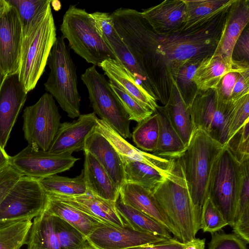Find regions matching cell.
Instances as JSON below:
<instances>
[{
    "mask_svg": "<svg viewBox=\"0 0 249 249\" xmlns=\"http://www.w3.org/2000/svg\"><path fill=\"white\" fill-rule=\"evenodd\" d=\"M227 9L189 29L167 34L156 33L136 10L120 8L111 14L116 31L150 80L155 99L165 105L181 68L213 54Z\"/></svg>",
    "mask_w": 249,
    "mask_h": 249,
    "instance_id": "cell-1",
    "label": "cell"
},
{
    "mask_svg": "<svg viewBox=\"0 0 249 249\" xmlns=\"http://www.w3.org/2000/svg\"><path fill=\"white\" fill-rule=\"evenodd\" d=\"M224 147L201 128H195L185 152L177 159L191 199L197 233L202 207L208 197L213 167Z\"/></svg>",
    "mask_w": 249,
    "mask_h": 249,
    "instance_id": "cell-2",
    "label": "cell"
},
{
    "mask_svg": "<svg viewBox=\"0 0 249 249\" xmlns=\"http://www.w3.org/2000/svg\"><path fill=\"white\" fill-rule=\"evenodd\" d=\"M164 213L185 243L196 238L191 199L182 169L175 159L171 175L152 192Z\"/></svg>",
    "mask_w": 249,
    "mask_h": 249,
    "instance_id": "cell-3",
    "label": "cell"
},
{
    "mask_svg": "<svg viewBox=\"0 0 249 249\" xmlns=\"http://www.w3.org/2000/svg\"><path fill=\"white\" fill-rule=\"evenodd\" d=\"M56 38V28L51 5L43 18L22 39L18 74L27 93L36 87L44 72Z\"/></svg>",
    "mask_w": 249,
    "mask_h": 249,
    "instance_id": "cell-4",
    "label": "cell"
},
{
    "mask_svg": "<svg viewBox=\"0 0 249 249\" xmlns=\"http://www.w3.org/2000/svg\"><path fill=\"white\" fill-rule=\"evenodd\" d=\"M50 72L44 87L67 115H80L81 97L77 89L76 66L62 37H57L48 58Z\"/></svg>",
    "mask_w": 249,
    "mask_h": 249,
    "instance_id": "cell-5",
    "label": "cell"
},
{
    "mask_svg": "<svg viewBox=\"0 0 249 249\" xmlns=\"http://www.w3.org/2000/svg\"><path fill=\"white\" fill-rule=\"evenodd\" d=\"M62 37L69 47L88 63L97 66L115 56L96 29L93 18L85 9L71 5L64 14L60 26Z\"/></svg>",
    "mask_w": 249,
    "mask_h": 249,
    "instance_id": "cell-6",
    "label": "cell"
},
{
    "mask_svg": "<svg viewBox=\"0 0 249 249\" xmlns=\"http://www.w3.org/2000/svg\"><path fill=\"white\" fill-rule=\"evenodd\" d=\"M81 78L88 90L93 113L124 139L130 138L129 116L105 76L93 65L86 70Z\"/></svg>",
    "mask_w": 249,
    "mask_h": 249,
    "instance_id": "cell-7",
    "label": "cell"
},
{
    "mask_svg": "<svg viewBox=\"0 0 249 249\" xmlns=\"http://www.w3.org/2000/svg\"><path fill=\"white\" fill-rule=\"evenodd\" d=\"M240 179V163L224 146L215 161L209 185L208 197L232 227Z\"/></svg>",
    "mask_w": 249,
    "mask_h": 249,
    "instance_id": "cell-8",
    "label": "cell"
},
{
    "mask_svg": "<svg viewBox=\"0 0 249 249\" xmlns=\"http://www.w3.org/2000/svg\"><path fill=\"white\" fill-rule=\"evenodd\" d=\"M22 130L28 145L48 151L60 125L61 115L53 96L46 92L24 110Z\"/></svg>",
    "mask_w": 249,
    "mask_h": 249,
    "instance_id": "cell-9",
    "label": "cell"
},
{
    "mask_svg": "<svg viewBox=\"0 0 249 249\" xmlns=\"http://www.w3.org/2000/svg\"><path fill=\"white\" fill-rule=\"evenodd\" d=\"M46 201L38 179L23 176L0 203V223L31 220L44 211Z\"/></svg>",
    "mask_w": 249,
    "mask_h": 249,
    "instance_id": "cell-10",
    "label": "cell"
},
{
    "mask_svg": "<svg viewBox=\"0 0 249 249\" xmlns=\"http://www.w3.org/2000/svg\"><path fill=\"white\" fill-rule=\"evenodd\" d=\"M232 103L219 100L215 89L198 90L190 107L195 128H201L225 146L227 142L226 122Z\"/></svg>",
    "mask_w": 249,
    "mask_h": 249,
    "instance_id": "cell-11",
    "label": "cell"
},
{
    "mask_svg": "<svg viewBox=\"0 0 249 249\" xmlns=\"http://www.w3.org/2000/svg\"><path fill=\"white\" fill-rule=\"evenodd\" d=\"M79 160L72 153L54 154L28 145L10 157L9 163L23 176L38 179L68 170Z\"/></svg>",
    "mask_w": 249,
    "mask_h": 249,
    "instance_id": "cell-12",
    "label": "cell"
},
{
    "mask_svg": "<svg viewBox=\"0 0 249 249\" xmlns=\"http://www.w3.org/2000/svg\"><path fill=\"white\" fill-rule=\"evenodd\" d=\"M22 39L18 14L6 0L0 12V73L3 77L18 73Z\"/></svg>",
    "mask_w": 249,
    "mask_h": 249,
    "instance_id": "cell-13",
    "label": "cell"
},
{
    "mask_svg": "<svg viewBox=\"0 0 249 249\" xmlns=\"http://www.w3.org/2000/svg\"><path fill=\"white\" fill-rule=\"evenodd\" d=\"M98 34L120 61L132 74L137 82L155 99L153 86L142 68L116 31L111 14L101 12L90 14Z\"/></svg>",
    "mask_w": 249,
    "mask_h": 249,
    "instance_id": "cell-14",
    "label": "cell"
},
{
    "mask_svg": "<svg viewBox=\"0 0 249 249\" xmlns=\"http://www.w3.org/2000/svg\"><path fill=\"white\" fill-rule=\"evenodd\" d=\"M87 238L93 249H127L169 239L138 231L126 223L122 227L104 224Z\"/></svg>",
    "mask_w": 249,
    "mask_h": 249,
    "instance_id": "cell-15",
    "label": "cell"
},
{
    "mask_svg": "<svg viewBox=\"0 0 249 249\" xmlns=\"http://www.w3.org/2000/svg\"><path fill=\"white\" fill-rule=\"evenodd\" d=\"M27 96L18 73L4 78L0 89V147L3 149Z\"/></svg>",
    "mask_w": 249,
    "mask_h": 249,
    "instance_id": "cell-16",
    "label": "cell"
},
{
    "mask_svg": "<svg viewBox=\"0 0 249 249\" xmlns=\"http://www.w3.org/2000/svg\"><path fill=\"white\" fill-rule=\"evenodd\" d=\"M98 119L92 112L80 115L72 122L61 123L48 151L62 154L84 150L87 138L96 130Z\"/></svg>",
    "mask_w": 249,
    "mask_h": 249,
    "instance_id": "cell-17",
    "label": "cell"
},
{
    "mask_svg": "<svg viewBox=\"0 0 249 249\" xmlns=\"http://www.w3.org/2000/svg\"><path fill=\"white\" fill-rule=\"evenodd\" d=\"M96 130L109 142L124 164L129 161H139L166 173H170L172 171L175 159L158 157L135 147L99 118Z\"/></svg>",
    "mask_w": 249,
    "mask_h": 249,
    "instance_id": "cell-18",
    "label": "cell"
},
{
    "mask_svg": "<svg viewBox=\"0 0 249 249\" xmlns=\"http://www.w3.org/2000/svg\"><path fill=\"white\" fill-rule=\"evenodd\" d=\"M249 21V0H234L226 12L220 38L213 55L232 61L234 45Z\"/></svg>",
    "mask_w": 249,
    "mask_h": 249,
    "instance_id": "cell-19",
    "label": "cell"
},
{
    "mask_svg": "<svg viewBox=\"0 0 249 249\" xmlns=\"http://www.w3.org/2000/svg\"><path fill=\"white\" fill-rule=\"evenodd\" d=\"M119 196L124 203L154 219L179 240L178 232L168 219L153 193L134 183L125 182L121 187Z\"/></svg>",
    "mask_w": 249,
    "mask_h": 249,
    "instance_id": "cell-20",
    "label": "cell"
},
{
    "mask_svg": "<svg viewBox=\"0 0 249 249\" xmlns=\"http://www.w3.org/2000/svg\"><path fill=\"white\" fill-rule=\"evenodd\" d=\"M46 194L48 197L68 204L105 224L122 227L126 223L118 213L115 203L102 198L89 190L84 195L74 196Z\"/></svg>",
    "mask_w": 249,
    "mask_h": 249,
    "instance_id": "cell-21",
    "label": "cell"
},
{
    "mask_svg": "<svg viewBox=\"0 0 249 249\" xmlns=\"http://www.w3.org/2000/svg\"><path fill=\"white\" fill-rule=\"evenodd\" d=\"M141 13L155 32L159 34L181 29L187 16L183 0H164L159 5L142 10Z\"/></svg>",
    "mask_w": 249,
    "mask_h": 249,
    "instance_id": "cell-22",
    "label": "cell"
},
{
    "mask_svg": "<svg viewBox=\"0 0 249 249\" xmlns=\"http://www.w3.org/2000/svg\"><path fill=\"white\" fill-rule=\"evenodd\" d=\"M108 77L109 82L117 86L132 96L143 107L156 111L159 106L157 100L140 85L132 74L115 59L105 60L99 66Z\"/></svg>",
    "mask_w": 249,
    "mask_h": 249,
    "instance_id": "cell-23",
    "label": "cell"
},
{
    "mask_svg": "<svg viewBox=\"0 0 249 249\" xmlns=\"http://www.w3.org/2000/svg\"><path fill=\"white\" fill-rule=\"evenodd\" d=\"M249 70V63L229 61L221 55H212L203 58L194 76L198 90L215 89L222 77L231 71L243 72Z\"/></svg>",
    "mask_w": 249,
    "mask_h": 249,
    "instance_id": "cell-24",
    "label": "cell"
},
{
    "mask_svg": "<svg viewBox=\"0 0 249 249\" xmlns=\"http://www.w3.org/2000/svg\"><path fill=\"white\" fill-rule=\"evenodd\" d=\"M83 151L89 152L96 158L120 189L125 182L124 165L107 138L95 130L87 138Z\"/></svg>",
    "mask_w": 249,
    "mask_h": 249,
    "instance_id": "cell-25",
    "label": "cell"
},
{
    "mask_svg": "<svg viewBox=\"0 0 249 249\" xmlns=\"http://www.w3.org/2000/svg\"><path fill=\"white\" fill-rule=\"evenodd\" d=\"M84 153L82 170L88 190L102 198L115 203L120 189L96 158L88 151H84Z\"/></svg>",
    "mask_w": 249,
    "mask_h": 249,
    "instance_id": "cell-26",
    "label": "cell"
},
{
    "mask_svg": "<svg viewBox=\"0 0 249 249\" xmlns=\"http://www.w3.org/2000/svg\"><path fill=\"white\" fill-rule=\"evenodd\" d=\"M162 108L170 124L187 147L195 127L190 107L184 102L175 81L172 86L167 102Z\"/></svg>",
    "mask_w": 249,
    "mask_h": 249,
    "instance_id": "cell-27",
    "label": "cell"
},
{
    "mask_svg": "<svg viewBox=\"0 0 249 249\" xmlns=\"http://www.w3.org/2000/svg\"><path fill=\"white\" fill-rule=\"evenodd\" d=\"M44 211L66 221L87 238L96 229L105 224L68 204L47 196Z\"/></svg>",
    "mask_w": 249,
    "mask_h": 249,
    "instance_id": "cell-28",
    "label": "cell"
},
{
    "mask_svg": "<svg viewBox=\"0 0 249 249\" xmlns=\"http://www.w3.org/2000/svg\"><path fill=\"white\" fill-rule=\"evenodd\" d=\"M234 233L249 243V161L240 163V179L232 226Z\"/></svg>",
    "mask_w": 249,
    "mask_h": 249,
    "instance_id": "cell-29",
    "label": "cell"
},
{
    "mask_svg": "<svg viewBox=\"0 0 249 249\" xmlns=\"http://www.w3.org/2000/svg\"><path fill=\"white\" fill-rule=\"evenodd\" d=\"M156 112L158 115L159 133L157 147L152 154L167 159H178L186 146L170 124L162 107L159 106Z\"/></svg>",
    "mask_w": 249,
    "mask_h": 249,
    "instance_id": "cell-30",
    "label": "cell"
},
{
    "mask_svg": "<svg viewBox=\"0 0 249 249\" xmlns=\"http://www.w3.org/2000/svg\"><path fill=\"white\" fill-rule=\"evenodd\" d=\"M117 211L125 223L141 232L170 239L171 233L161 224L144 213L125 204L120 196L115 202Z\"/></svg>",
    "mask_w": 249,
    "mask_h": 249,
    "instance_id": "cell-31",
    "label": "cell"
},
{
    "mask_svg": "<svg viewBox=\"0 0 249 249\" xmlns=\"http://www.w3.org/2000/svg\"><path fill=\"white\" fill-rule=\"evenodd\" d=\"M26 245L27 249H61L52 215L44 211L34 218Z\"/></svg>",
    "mask_w": 249,
    "mask_h": 249,
    "instance_id": "cell-32",
    "label": "cell"
},
{
    "mask_svg": "<svg viewBox=\"0 0 249 249\" xmlns=\"http://www.w3.org/2000/svg\"><path fill=\"white\" fill-rule=\"evenodd\" d=\"M187 16L181 28L187 30L203 22L223 11L234 0H183Z\"/></svg>",
    "mask_w": 249,
    "mask_h": 249,
    "instance_id": "cell-33",
    "label": "cell"
},
{
    "mask_svg": "<svg viewBox=\"0 0 249 249\" xmlns=\"http://www.w3.org/2000/svg\"><path fill=\"white\" fill-rule=\"evenodd\" d=\"M124 165L125 182L137 184L152 192L173 171L166 173L139 161H129Z\"/></svg>",
    "mask_w": 249,
    "mask_h": 249,
    "instance_id": "cell-34",
    "label": "cell"
},
{
    "mask_svg": "<svg viewBox=\"0 0 249 249\" xmlns=\"http://www.w3.org/2000/svg\"><path fill=\"white\" fill-rule=\"evenodd\" d=\"M37 179L46 194L74 196L88 192L83 170L73 178L56 174Z\"/></svg>",
    "mask_w": 249,
    "mask_h": 249,
    "instance_id": "cell-35",
    "label": "cell"
},
{
    "mask_svg": "<svg viewBox=\"0 0 249 249\" xmlns=\"http://www.w3.org/2000/svg\"><path fill=\"white\" fill-rule=\"evenodd\" d=\"M15 8L19 18L23 38L42 18L48 7L50 0H6Z\"/></svg>",
    "mask_w": 249,
    "mask_h": 249,
    "instance_id": "cell-36",
    "label": "cell"
},
{
    "mask_svg": "<svg viewBox=\"0 0 249 249\" xmlns=\"http://www.w3.org/2000/svg\"><path fill=\"white\" fill-rule=\"evenodd\" d=\"M32 225L30 220L0 223V249H20L27 244Z\"/></svg>",
    "mask_w": 249,
    "mask_h": 249,
    "instance_id": "cell-37",
    "label": "cell"
},
{
    "mask_svg": "<svg viewBox=\"0 0 249 249\" xmlns=\"http://www.w3.org/2000/svg\"><path fill=\"white\" fill-rule=\"evenodd\" d=\"M159 133L157 112L138 123L131 137L136 146L144 152H153L156 149Z\"/></svg>",
    "mask_w": 249,
    "mask_h": 249,
    "instance_id": "cell-38",
    "label": "cell"
},
{
    "mask_svg": "<svg viewBox=\"0 0 249 249\" xmlns=\"http://www.w3.org/2000/svg\"><path fill=\"white\" fill-rule=\"evenodd\" d=\"M52 216L61 249H83L91 247L87 237L77 229L59 217Z\"/></svg>",
    "mask_w": 249,
    "mask_h": 249,
    "instance_id": "cell-39",
    "label": "cell"
},
{
    "mask_svg": "<svg viewBox=\"0 0 249 249\" xmlns=\"http://www.w3.org/2000/svg\"><path fill=\"white\" fill-rule=\"evenodd\" d=\"M201 59H192L179 71L175 82L185 103L190 107L198 89L194 81L196 70Z\"/></svg>",
    "mask_w": 249,
    "mask_h": 249,
    "instance_id": "cell-40",
    "label": "cell"
},
{
    "mask_svg": "<svg viewBox=\"0 0 249 249\" xmlns=\"http://www.w3.org/2000/svg\"><path fill=\"white\" fill-rule=\"evenodd\" d=\"M248 120L249 94L242 96L232 103L226 122L227 141Z\"/></svg>",
    "mask_w": 249,
    "mask_h": 249,
    "instance_id": "cell-41",
    "label": "cell"
},
{
    "mask_svg": "<svg viewBox=\"0 0 249 249\" xmlns=\"http://www.w3.org/2000/svg\"><path fill=\"white\" fill-rule=\"evenodd\" d=\"M228 224L223 215L208 197L201 211L200 230L211 233L220 231Z\"/></svg>",
    "mask_w": 249,
    "mask_h": 249,
    "instance_id": "cell-42",
    "label": "cell"
},
{
    "mask_svg": "<svg viewBox=\"0 0 249 249\" xmlns=\"http://www.w3.org/2000/svg\"><path fill=\"white\" fill-rule=\"evenodd\" d=\"M225 146L239 163L249 160V120L228 140Z\"/></svg>",
    "mask_w": 249,
    "mask_h": 249,
    "instance_id": "cell-43",
    "label": "cell"
},
{
    "mask_svg": "<svg viewBox=\"0 0 249 249\" xmlns=\"http://www.w3.org/2000/svg\"><path fill=\"white\" fill-rule=\"evenodd\" d=\"M110 87L129 116L130 121L138 123L154 112L145 108L123 89L109 82Z\"/></svg>",
    "mask_w": 249,
    "mask_h": 249,
    "instance_id": "cell-44",
    "label": "cell"
},
{
    "mask_svg": "<svg viewBox=\"0 0 249 249\" xmlns=\"http://www.w3.org/2000/svg\"><path fill=\"white\" fill-rule=\"evenodd\" d=\"M211 235L208 249H248V244L233 233L220 231Z\"/></svg>",
    "mask_w": 249,
    "mask_h": 249,
    "instance_id": "cell-45",
    "label": "cell"
},
{
    "mask_svg": "<svg viewBox=\"0 0 249 249\" xmlns=\"http://www.w3.org/2000/svg\"><path fill=\"white\" fill-rule=\"evenodd\" d=\"M23 175L9 163L0 170V203Z\"/></svg>",
    "mask_w": 249,
    "mask_h": 249,
    "instance_id": "cell-46",
    "label": "cell"
},
{
    "mask_svg": "<svg viewBox=\"0 0 249 249\" xmlns=\"http://www.w3.org/2000/svg\"><path fill=\"white\" fill-rule=\"evenodd\" d=\"M240 73L238 71H231L222 77L215 89L219 100L227 104L232 102V91Z\"/></svg>",
    "mask_w": 249,
    "mask_h": 249,
    "instance_id": "cell-47",
    "label": "cell"
},
{
    "mask_svg": "<svg viewBox=\"0 0 249 249\" xmlns=\"http://www.w3.org/2000/svg\"><path fill=\"white\" fill-rule=\"evenodd\" d=\"M249 31L248 28H247L243 30L234 45L232 59L249 63Z\"/></svg>",
    "mask_w": 249,
    "mask_h": 249,
    "instance_id": "cell-48",
    "label": "cell"
},
{
    "mask_svg": "<svg viewBox=\"0 0 249 249\" xmlns=\"http://www.w3.org/2000/svg\"><path fill=\"white\" fill-rule=\"evenodd\" d=\"M249 94V70L239 73L234 86L231 96L232 102Z\"/></svg>",
    "mask_w": 249,
    "mask_h": 249,
    "instance_id": "cell-49",
    "label": "cell"
},
{
    "mask_svg": "<svg viewBox=\"0 0 249 249\" xmlns=\"http://www.w3.org/2000/svg\"><path fill=\"white\" fill-rule=\"evenodd\" d=\"M184 243L172 238L161 242L133 247L127 249H182Z\"/></svg>",
    "mask_w": 249,
    "mask_h": 249,
    "instance_id": "cell-50",
    "label": "cell"
},
{
    "mask_svg": "<svg viewBox=\"0 0 249 249\" xmlns=\"http://www.w3.org/2000/svg\"><path fill=\"white\" fill-rule=\"evenodd\" d=\"M182 249H205V239L196 237L184 243Z\"/></svg>",
    "mask_w": 249,
    "mask_h": 249,
    "instance_id": "cell-51",
    "label": "cell"
},
{
    "mask_svg": "<svg viewBox=\"0 0 249 249\" xmlns=\"http://www.w3.org/2000/svg\"><path fill=\"white\" fill-rule=\"evenodd\" d=\"M10 157L4 149L0 147V170L9 163Z\"/></svg>",
    "mask_w": 249,
    "mask_h": 249,
    "instance_id": "cell-52",
    "label": "cell"
},
{
    "mask_svg": "<svg viewBox=\"0 0 249 249\" xmlns=\"http://www.w3.org/2000/svg\"><path fill=\"white\" fill-rule=\"evenodd\" d=\"M6 3V0H0V12L3 8V7L4 6L5 4ZM5 77H3L0 73V89L1 87V86L2 85V82Z\"/></svg>",
    "mask_w": 249,
    "mask_h": 249,
    "instance_id": "cell-53",
    "label": "cell"
},
{
    "mask_svg": "<svg viewBox=\"0 0 249 249\" xmlns=\"http://www.w3.org/2000/svg\"><path fill=\"white\" fill-rule=\"evenodd\" d=\"M51 5L55 11L59 10L61 6L60 2L58 0H51Z\"/></svg>",
    "mask_w": 249,
    "mask_h": 249,
    "instance_id": "cell-54",
    "label": "cell"
},
{
    "mask_svg": "<svg viewBox=\"0 0 249 249\" xmlns=\"http://www.w3.org/2000/svg\"><path fill=\"white\" fill-rule=\"evenodd\" d=\"M83 249H93L91 248V247H88V248Z\"/></svg>",
    "mask_w": 249,
    "mask_h": 249,
    "instance_id": "cell-55",
    "label": "cell"
}]
</instances>
